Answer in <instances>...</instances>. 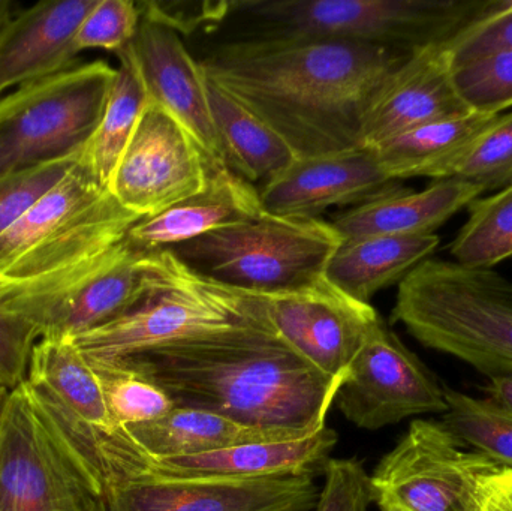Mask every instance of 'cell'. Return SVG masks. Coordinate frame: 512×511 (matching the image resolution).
Segmentation results:
<instances>
[{
    "label": "cell",
    "instance_id": "1",
    "mask_svg": "<svg viewBox=\"0 0 512 511\" xmlns=\"http://www.w3.org/2000/svg\"><path fill=\"white\" fill-rule=\"evenodd\" d=\"M408 54L336 39L256 38L224 45L200 65L297 158H313L361 149L367 108Z\"/></svg>",
    "mask_w": 512,
    "mask_h": 511
},
{
    "label": "cell",
    "instance_id": "2",
    "mask_svg": "<svg viewBox=\"0 0 512 511\" xmlns=\"http://www.w3.org/2000/svg\"><path fill=\"white\" fill-rule=\"evenodd\" d=\"M161 387L176 407L243 425L312 435L342 383L325 377L265 323H243L119 359Z\"/></svg>",
    "mask_w": 512,
    "mask_h": 511
},
{
    "label": "cell",
    "instance_id": "3",
    "mask_svg": "<svg viewBox=\"0 0 512 511\" xmlns=\"http://www.w3.org/2000/svg\"><path fill=\"white\" fill-rule=\"evenodd\" d=\"M140 221L81 155L68 176L0 237V306L26 317L93 272Z\"/></svg>",
    "mask_w": 512,
    "mask_h": 511
},
{
    "label": "cell",
    "instance_id": "4",
    "mask_svg": "<svg viewBox=\"0 0 512 511\" xmlns=\"http://www.w3.org/2000/svg\"><path fill=\"white\" fill-rule=\"evenodd\" d=\"M391 323L487 377L512 374V281L427 258L397 288Z\"/></svg>",
    "mask_w": 512,
    "mask_h": 511
},
{
    "label": "cell",
    "instance_id": "5",
    "mask_svg": "<svg viewBox=\"0 0 512 511\" xmlns=\"http://www.w3.org/2000/svg\"><path fill=\"white\" fill-rule=\"evenodd\" d=\"M140 302L111 323L71 339L90 360H119L243 323H267L264 296L219 284L173 252H150Z\"/></svg>",
    "mask_w": 512,
    "mask_h": 511
},
{
    "label": "cell",
    "instance_id": "6",
    "mask_svg": "<svg viewBox=\"0 0 512 511\" xmlns=\"http://www.w3.org/2000/svg\"><path fill=\"white\" fill-rule=\"evenodd\" d=\"M342 240L331 222L262 212L168 251L219 284L273 296L321 281Z\"/></svg>",
    "mask_w": 512,
    "mask_h": 511
},
{
    "label": "cell",
    "instance_id": "7",
    "mask_svg": "<svg viewBox=\"0 0 512 511\" xmlns=\"http://www.w3.org/2000/svg\"><path fill=\"white\" fill-rule=\"evenodd\" d=\"M489 0H251L234 2L261 30L259 38L363 42L411 51L445 44Z\"/></svg>",
    "mask_w": 512,
    "mask_h": 511
},
{
    "label": "cell",
    "instance_id": "8",
    "mask_svg": "<svg viewBox=\"0 0 512 511\" xmlns=\"http://www.w3.org/2000/svg\"><path fill=\"white\" fill-rule=\"evenodd\" d=\"M116 68L96 60L0 98V177L78 158L92 140Z\"/></svg>",
    "mask_w": 512,
    "mask_h": 511
},
{
    "label": "cell",
    "instance_id": "9",
    "mask_svg": "<svg viewBox=\"0 0 512 511\" xmlns=\"http://www.w3.org/2000/svg\"><path fill=\"white\" fill-rule=\"evenodd\" d=\"M438 420L417 419L370 476L381 511H480L487 480L504 468L466 449Z\"/></svg>",
    "mask_w": 512,
    "mask_h": 511
},
{
    "label": "cell",
    "instance_id": "10",
    "mask_svg": "<svg viewBox=\"0 0 512 511\" xmlns=\"http://www.w3.org/2000/svg\"><path fill=\"white\" fill-rule=\"evenodd\" d=\"M0 511H89V498L26 381L0 407Z\"/></svg>",
    "mask_w": 512,
    "mask_h": 511
},
{
    "label": "cell",
    "instance_id": "11",
    "mask_svg": "<svg viewBox=\"0 0 512 511\" xmlns=\"http://www.w3.org/2000/svg\"><path fill=\"white\" fill-rule=\"evenodd\" d=\"M334 402L348 422L366 431L448 411L444 384L382 317L370 329Z\"/></svg>",
    "mask_w": 512,
    "mask_h": 511
},
{
    "label": "cell",
    "instance_id": "12",
    "mask_svg": "<svg viewBox=\"0 0 512 511\" xmlns=\"http://www.w3.org/2000/svg\"><path fill=\"white\" fill-rule=\"evenodd\" d=\"M210 162L188 131L149 102L120 158L110 192L141 219L153 218L206 188Z\"/></svg>",
    "mask_w": 512,
    "mask_h": 511
},
{
    "label": "cell",
    "instance_id": "13",
    "mask_svg": "<svg viewBox=\"0 0 512 511\" xmlns=\"http://www.w3.org/2000/svg\"><path fill=\"white\" fill-rule=\"evenodd\" d=\"M274 333L325 377L343 383L381 314L324 278L289 293L264 296Z\"/></svg>",
    "mask_w": 512,
    "mask_h": 511
},
{
    "label": "cell",
    "instance_id": "14",
    "mask_svg": "<svg viewBox=\"0 0 512 511\" xmlns=\"http://www.w3.org/2000/svg\"><path fill=\"white\" fill-rule=\"evenodd\" d=\"M315 477L210 482L171 480L149 471L108 486L89 500V511H312Z\"/></svg>",
    "mask_w": 512,
    "mask_h": 511
},
{
    "label": "cell",
    "instance_id": "15",
    "mask_svg": "<svg viewBox=\"0 0 512 511\" xmlns=\"http://www.w3.org/2000/svg\"><path fill=\"white\" fill-rule=\"evenodd\" d=\"M454 83L445 44L411 51L384 81L367 108L361 126V149L379 144L427 123L469 113Z\"/></svg>",
    "mask_w": 512,
    "mask_h": 511
},
{
    "label": "cell",
    "instance_id": "16",
    "mask_svg": "<svg viewBox=\"0 0 512 511\" xmlns=\"http://www.w3.org/2000/svg\"><path fill=\"white\" fill-rule=\"evenodd\" d=\"M129 47L150 102L171 114L191 134L209 159L210 168L227 165L210 111L206 75L180 33L158 21L141 18Z\"/></svg>",
    "mask_w": 512,
    "mask_h": 511
},
{
    "label": "cell",
    "instance_id": "17",
    "mask_svg": "<svg viewBox=\"0 0 512 511\" xmlns=\"http://www.w3.org/2000/svg\"><path fill=\"white\" fill-rule=\"evenodd\" d=\"M402 188L382 170L375 153L354 149L297 158L259 189L264 212L318 218L325 210L361 204Z\"/></svg>",
    "mask_w": 512,
    "mask_h": 511
},
{
    "label": "cell",
    "instance_id": "18",
    "mask_svg": "<svg viewBox=\"0 0 512 511\" xmlns=\"http://www.w3.org/2000/svg\"><path fill=\"white\" fill-rule=\"evenodd\" d=\"M149 282V254L134 251L125 240L93 272L24 320L38 329L41 338L74 339L134 308Z\"/></svg>",
    "mask_w": 512,
    "mask_h": 511
},
{
    "label": "cell",
    "instance_id": "19",
    "mask_svg": "<svg viewBox=\"0 0 512 511\" xmlns=\"http://www.w3.org/2000/svg\"><path fill=\"white\" fill-rule=\"evenodd\" d=\"M24 381L56 425L104 440L125 435L111 417L98 374L71 339H39Z\"/></svg>",
    "mask_w": 512,
    "mask_h": 511
},
{
    "label": "cell",
    "instance_id": "20",
    "mask_svg": "<svg viewBox=\"0 0 512 511\" xmlns=\"http://www.w3.org/2000/svg\"><path fill=\"white\" fill-rule=\"evenodd\" d=\"M337 441L336 432L325 426L294 440L261 441L204 455L152 459L149 473L161 479L210 482L315 477L324 473Z\"/></svg>",
    "mask_w": 512,
    "mask_h": 511
},
{
    "label": "cell",
    "instance_id": "21",
    "mask_svg": "<svg viewBox=\"0 0 512 511\" xmlns=\"http://www.w3.org/2000/svg\"><path fill=\"white\" fill-rule=\"evenodd\" d=\"M98 0H48L18 12L0 36V98L72 68L75 36Z\"/></svg>",
    "mask_w": 512,
    "mask_h": 511
},
{
    "label": "cell",
    "instance_id": "22",
    "mask_svg": "<svg viewBox=\"0 0 512 511\" xmlns=\"http://www.w3.org/2000/svg\"><path fill=\"white\" fill-rule=\"evenodd\" d=\"M264 212L259 189L228 165L210 168L206 188L171 209L141 219L126 243L141 254L164 251L228 225L249 221Z\"/></svg>",
    "mask_w": 512,
    "mask_h": 511
},
{
    "label": "cell",
    "instance_id": "23",
    "mask_svg": "<svg viewBox=\"0 0 512 511\" xmlns=\"http://www.w3.org/2000/svg\"><path fill=\"white\" fill-rule=\"evenodd\" d=\"M481 194L480 186L457 177L433 180L423 191H411L402 186L352 207L331 224L342 239L435 234Z\"/></svg>",
    "mask_w": 512,
    "mask_h": 511
},
{
    "label": "cell",
    "instance_id": "24",
    "mask_svg": "<svg viewBox=\"0 0 512 511\" xmlns=\"http://www.w3.org/2000/svg\"><path fill=\"white\" fill-rule=\"evenodd\" d=\"M501 114L469 111L459 117L418 126L372 149L394 182L412 177L453 179L457 168Z\"/></svg>",
    "mask_w": 512,
    "mask_h": 511
},
{
    "label": "cell",
    "instance_id": "25",
    "mask_svg": "<svg viewBox=\"0 0 512 511\" xmlns=\"http://www.w3.org/2000/svg\"><path fill=\"white\" fill-rule=\"evenodd\" d=\"M438 234L343 239L325 266L324 279L358 302L400 284L439 248Z\"/></svg>",
    "mask_w": 512,
    "mask_h": 511
},
{
    "label": "cell",
    "instance_id": "26",
    "mask_svg": "<svg viewBox=\"0 0 512 511\" xmlns=\"http://www.w3.org/2000/svg\"><path fill=\"white\" fill-rule=\"evenodd\" d=\"M132 443L152 459L204 455L261 441L307 437L285 429L243 425L212 411L176 407L155 422L125 429Z\"/></svg>",
    "mask_w": 512,
    "mask_h": 511
},
{
    "label": "cell",
    "instance_id": "27",
    "mask_svg": "<svg viewBox=\"0 0 512 511\" xmlns=\"http://www.w3.org/2000/svg\"><path fill=\"white\" fill-rule=\"evenodd\" d=\"M207 93L225 164L234 173L252 185H264L297 159L267 123L209 78Z\"/></svg>",
    "mask_w": 512,
    "mask_h": 511
},
{
    "label": "cell",
    "instance_id": "28",
    "mask_svg": "<svg viewBox=\"0 0 512 511\" xmlns=\"http://www.w3.org/2000/svg\"><path fill=\"white\" fill-rule=\"evenodd\" d=\"M117 57L119 68H116V78L104 114L83 152L84 161L108 191L117 164L150 102L131 47L117 53Z\"/></svg>",
    "mask_w": 512,
    "mask_h": 511
},
{
    "label": "cell",
    "instance_id": "29",
    "mask_svg": "<svg viewBox=\"0 0 512 511\" xmlns=\"http://www.w3.org/2000/svg\"><path fill=\"white\" fill-rule=\"evenodd\" d=\"M468 221L448 246L454 263L493 269L512 257V186L468 206Z\"/></svg>",
    "mask_w": 512,
    "mask_h": 511
},
{
    "label": "cell",
    "instance_id": "30",
    "mask_svg": "<svg viewBox=\"0 0 512 511\" xmlns=\"http://www.w3.org/2000/svg\"><path fill=\"white\" fill-rule=\"evenodd\" d=\"M448 411L442 422L465 446L512 470V413L489 398H474L444 386Z\"/></svg>",
    "mask_w": 512,
    "mask_h": 511
},
{
    "label": "cell",
    "instance_id": "31",
    "mask_svg": "<svg viewBox=\"0 0 512 511\" xmlns=\"http://www.w3.org/2000/svg\"><path fill=\"white\" fill-rule=\"evenodd\" d=\"M101 380L108 410L120 431L155 422L176 408L170 396L120 360H90Z\"/></svg>",
    "mask_w": 512,
    "mask_h": 511
},
{
    "label": "cell",
    "instance_id": "32",
    "mask_svg": "<svg viewBox=\"0 0 512 511\" xmlns=\"http://www.w3.org/2000/svg\"><path fill=\"white\" fill-rule=\"evenodd\" d=\"M453 68L512 51V0H489L483 11L445 42Z\"/></svg>",
    "mask_w": 512,
    "mask_h": 511
},
{
    "label": "cell",
    "instance_id": "33",
    "mask_svg": "<svg viewBox=\"0 0 512 511\" xmlns=\"http://www.w3.org/2000/svg\"><path fill=\"white\" fill-rule=\"evenodd\" d=\"M454 83L469 110L502 114L512 107V51L459 66Z\"/></svg>",
    "mask_w": 512,
    "mask_h": 511
},
{
    "label": "cell",
    "instance_id": "34",
    "mask_svg": "<svg viewBox=\"0 0 512 511\" xmlns=\"http://www.w3.org/2000/svg\"><path fill=\"white\" fill-rule=\"evenodd\" d=\"M454 177L480 186L483 192L512 186V111L499 116L457 168Z\"/></svg>",
    "mask_w": 512,
    "mask_h": 511
},
{
    "label": "cell",
    "instance_id": "35",
    "mask_svg": "<svg viewBox=\"0 0 512 511\" xmlns=\"http://www.w3.org/2000/svg\"><path fill=\"white\" fill-rule=\"evenodd\" d=\"M80 158L63 159L0 177V237L59 185Z\"/></svg>",
    "mask_w": 512,
    "mask_h": 511
},
{
    "label": "cell",
    "instance_id": "36",
    "mask_svg": "<svg viewBox=\"0 0 512 511\" xmlns=\"http://www.w3.org/2000/svg\"><path fill=\"white\" fill-rule=\"evenodd\" d=\"M140 23L138 3L132 0H98L78 29L75 45L78 51L101 48L120 53L134 41Z\"/></svg>",
    "mask_w": 512,
    "mask_h": 511
},
{
    "label": "cell",
    "instance_id": "37",
    "mask_svg": "<svg viewBox=\"0 0 512 511\" xmlns=\"http://www.w3.org/2000/svg\"><path fill=\"white\" fill-rule=\"evenodd\" d=\"M313 511H369L373 504L370 476L358 459H330Z\"/></svg>",
    "mask_w": 512,
    "mask_h": 511
},
{
    "label": "cell",
    "instance_id": "38",
    "mask_svg": "<svg viewBox=\"0 0 512 511\" xmlns=\"http://www.w3.org/2000/svg\"><path fill=\"white\" fill-rule=\"evenodd\" d=\"M39 332L32 323L0 306V384L12 390L26 380Z\"/></svg>",
    "mask_w": 512,
    "mask_h": 511
},
{
    "label": "cell",
    "instance_id": "39",
    "mask_svg": "<svg viewBox=\"0 0 512 511\" xmlns=\"http://www.w3.org/2000/svg\"><path fill=\"white\" fill-rule=\"evenodd\" d=\"M138 6L141 18L158 21L179 33L191 32L203 23H219L234 11V2H141Z\"/></svg>",
    "mask_w": 512,
    "mask_h": 511
},
{
    "label": "cell",
    "instance_id": "40",
    "mask_svg": "<svg viewBox=\"0 0 512 511\" xmlns=\"http://www.w3.org/2000/svg\"><path fill=\"white\" fill-rule=\"evenodd\" d=\"M480 511H512V470L504 468L487 480Z\"/></svg>",
    "mask_w": 512,
    "mask_h": 511
},
{
    "label": "cell",
    "instance_id": "41",
    "mask_svg": "<svg viewBox=\"0 0 512 511\" xmlns=\"http://www.w3.org/2000/svg\"><path fill=\"white\" fill-rule=\"evenodd\" d=\"M484 390L490 401L496 402L512 413V374L490 377Z\"/></svg>",
    "mask_w": 512,
    "mask_h": 511
},
{
    "label": "cell",
    "instance_id": "42",
    "mask_svg": "<svg viewBox=\"0 0 512 511\" xmlns=\"http://www.w3.org/2000/svg\"><path fill=\"white\" fill-rule=\"evenodd\" d=\"M15 15H17L15 14V3L9 2V0H0V36L3 35Z\"/></svg>",
    "mask_w": 512,
    "mask_h": 511
},
{
    "label": "cell",
    "instance_id": "43",
    "mask_svg": "<svg viewBox=\"0 0 512 511\" xmlns=\"http://www.w3.org/2000/svg\"><path fill=\"white\" fill-rule=\"evenodd\" d=\"M9 390L6 389L5 386L0 384V407H2L3 401H5L6 395H8Z\"/></svg>",
    "mask_w": 512,
    "mask_h": 511
}]
</instances>
